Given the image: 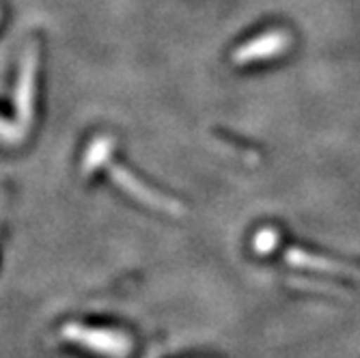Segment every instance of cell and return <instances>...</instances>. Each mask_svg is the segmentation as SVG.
<instances>
[{
    "mask_svg": "<svg viewBox=\"0 0 360 358\" xmlns=\"http://www.w3.org/2000/svg\"><path fill=\"white\" fill-rule=\"evenodd\" d=\"M287 264L296 266V268H307V270H317V272H328V274H343V276H358L360 270L356 266L343 264V262H335V259H326V257H317L311 252H304L300 248H291L287 255Z\"/></svg>",
    "mask_w": 360,
    "mask_h": 358,
    "instance_id": "1",
    "label": "cell"
},
{
    "mask_svg": "<svg viewBox=\"0 0 360 358\" xmlns=\"http://www.w3.org/2000/svg\"><path fill=\"white\" fill-rule=\"evenodd\" d=\"M285 48H287V35H283V32H268V35L246 44L240 52H236V60L248 63L259 58H270L281 54Z\"/></svg>",
    "mask_w": 360,
    "mask_h": 358,
    "instance_id": "2",
    "label": "cell"
},
{
    "mask_svg": "<svg viewBox=\"0 0 360 358\" xmlns=\"http://www.w3.org/2000/svg\"><path fill=\"white\" fill-rule=\"evenodd\" d=\"M278 242V236H276V231H270V229H266V231H261L259 234V238H257V248L261 250V252H268L270 248H274V244Z\"/></svg>",
    "mask_w": 360,
    "mask_h": 358,
    "instance_id": "3",
    "label": "cell"
}]
</instances>
